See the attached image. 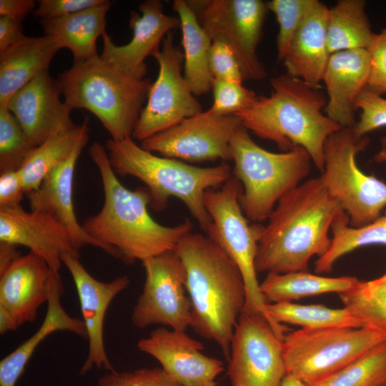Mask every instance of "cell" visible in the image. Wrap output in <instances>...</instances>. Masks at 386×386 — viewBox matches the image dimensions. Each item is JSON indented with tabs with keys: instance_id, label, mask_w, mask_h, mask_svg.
I'll return each instance as SVG.
<instances>
[{
	"instance_id": "2e32d148",
	"label": "cell",
	"mask_w": 386,
	"mask_h": 386,
	"mask_svg": "<svg viewBox=\"0 0 386 386\" xmlns=\"http://www.w3.org/2000/svg\"><path fill=\"white\" fill-rule=\"evenodd\" d=\"M61 259L74 282L89 342L88 354L79 373L85 375L94 367L112 372L114 369L104 346V322L109 305L129 285L130 279L121 276L110 282H101L91 275L79 257L64 254Z\"/></svg>"
},
{
	"instance_id": "8fae6325",
	"label": "cell",
	"mask_w": 386,
	"mask_h": 386,
	"mask_svg": "<svg viewBox=\"0 0 386 386\" xmlns=\"http://www.w3.org/2000/svg\"><path fill=\"white\" fill-rule=\"evenodd\" d=\"M212 41L227 44L234 54L244 80H261L266 70L257 48L268 10L261 0H187Z\"/></svg>"
},
{
	"instance_id": "603a6c76",
	"label": "cell",
	"mask_w": 386,
	"mask_h": 386,
	"mask_svg": "<svg viewBox=\"0 0 386 386\" xmlns=\"http://www.w3.org/2000/svg\"><path fill=\"white\" fill-rule=\"evenodd\" d=\"M371 69L367 49H355L332 54L323 78L327 102L324 112L342 128H353L355 100L367 87Z\"/></svg>"
},
{
	"instance_id": "cb8c5ba5",
	"label": "cell",
	"mask_w": 386,
	"mask_h": 386,
	"mask_svg": "<svg viewBox=\"0 0 386 386\" xmlns=\"http://www.w3.org/2000/svg\"><path fill=\"white\" fill-rule=\"evenodd\" d=\"M329 8L315 1L296 31L283 63L287 74L320 88L330 56L327 26Z\"/></svg>"
},
{
	"instance_id": "8d00e7d4",
	"label": "cell",
	"mask_w": 386,
	"mask_h": 386,
	"mask_svg": "<svg viewBox=\"0 0 386 386\" xmlns=\"http://www.w3.org/2000/svg\"><path fill=\"white\" fill-rule=\"evenodd\" d=\"M316 0H272L267 2L279 24L277 36V59L282 61L290 44Z\"/></svg>"
},
{
	"instance_id": "bcb514c9",
	"label": "cell",
	"mask_w": 386,
	"mask_h": 386,
	"mask_svg": "<svg viewBox=\"0 0 386 386\" xmlns=\"http://www.w3.org/2000/svg\"><path fill=\"white\" fill-rule=\"evenodd\" d=\"M34 0H0V16L22 22L35 9Z\"/></svg>"
},
{
	"instance_id": "3957f363",
	"label": "cell",
	"mask_w": 386,
	"mask_h": 386,
	"mask_svg": "<svg viewBox=\"0 0 386 386\" xmlns=\"http://www.w3.org/2000/svg\"><path fill=\"white\" fill-rule=\"evenodd\" d=\"M174 251L186 270V290L195 332L215 342L229 360L234 330L246 303L240 270L210 237L190 232Z\"/></svg>"
},
{
	"instance_id": "f907efd6",
	"label": "cell",
	"mask_w": 386,
	"mask_h": 386,
	"mask_svg": "<svg viewBox=\"0 0 386 386\" xmlns=\"http://www.w3.org/2000/svg\"><path fill=\"white\" fill-rule=\"evenodd\" d=\"M281 386H307V385L294 376L286 375Z\"/></svg>"
},
{
	"instance_id": "ab89813d",
	"label": "cell",
	"mask_w": 386,
	"mask_h": 386,
	"mask_svg": "<svg viewBox=\"0 0 386 386\" xmlns=\"http://www.w3.org/2000/svg\"><path fill=\"white\" fill-rule=\"evenodd\" d=\"M356 110L360 109V119L352 128L359 137L386 127V98L365 88L355 100Z\"/></svg>"
},
{
	"instance_id": "1f68e13d",
	"label": "cell",
	"mask_w": 386,
	"mask_h": 386,
	"mask_svg": "<svg viewBox=\"0 0 386 386\" xmlns=\"http://www.w3.org/2000/svg\"><path fill=\"white\" fill-rule=\"evenodd\" d=\"M330 231L332 234L330 247L315 262V272L317 274L330 272L340 257L359 247L373 244L386 246V209L378 219L360 227H351L348 216L343 212L335 219Z\"/></svg>"
},
{
	"instance_id": "e0dca14e",
	"label": "cell",
	"mask_w": 386,
	"mask_h": 386,
	"mask_svg": "<svg viewBox=\"0 0 386 386\" xmlns=\"http://www.w3.org/2000/svg\"><path fill=\"white\" fill-rule=\"evenodd\" d=\"M137 347L183 386H208L224 371L223 362L204 355L202 344L184 331L157 327L140 339Z\"/></svg>"
},
{
	"instance_id": "e575fe53",
	"label": "cell",
	"mask_w": 386,
	"mask_h": 386,
	"mask_svg": "<svg viewBox=\"0 0 386 386\" xmlns=\"http://www.w3.org/2000/svg\"><path fill=\"white\" fill-rule=\"evenodd\" d=\"M307 386H386V340Z\"/></svg>"
},
{
	"instance_id": "30bf717a",
	"label": "cell",
	"mask_w": 386,
	"mask_h": 386,
	"mask_svg": "<svg viewBox=\"0 0 386 386\" xmlns=\"http://www.w3.org/2000/svg\"><path fill=\"white\" fill-rule=\"evenodd\" d=\"M386 340V332L365 327L304 329L283 339L287 375L310 385L337 372Z\"/></svg>"
},
{
	"instance_id": "b9f144b4",
	"label": "cell",
	"mask_w": 386,
	"mask_h": 386,
	"mask_svg": "<svg viewBox=\"0 0 386 386\" xmlns=\"http://www.w3.org/2000/svg\"><path fill=\"white\" fill-rule=\"evenodd\" d=\"M370 57L371 69L367 89L382 95L386 94V28L374 34L367 48Z\"/></svg>"
},
{
	"instance_id": "7bdbcfd3",
	"label": "cell",
	"mask_w": 386,
	"mask_h": 386,
	"mask_svg": "<svg viewBox=\"0 0 386 386\" xmlns=\"http://www.w3.org/2000/svg\"><path fill=\"white\" fill-rule=\"evenodd\" d=\"M106 0H39L34 16L40 19L64 16L104 4Z\"/></svg>"
},
{
	"instance_id": "ac0fdd59",
	"label": "cell",
	"mask_w": 386,
	"mask_h": 386,
	"mask_svg": "<svg viewBox=\"0 0 386 386\" xmlns=\"http://www.w3.org/2000/svg\"><path fill=\"white\" fill-rule=\"evenodd\" d=\"M139 11L132 12L129 21L133 35L124 45H116L104 32L101 58L124 73L144 79L147 72L145 59L160 49V44L172 30L180 27L178 17L164 12L159 0H147L139 5Z\"/></svg>"
},
{
	"instance_id": "5bb4252c",
	"label": "cell",
	"mask_w": 386,
	"mask_h": 386,
	"mask_svg": "<svg viewBox=\"0 0 386 386\" xmlns=\"http://www.w3.org/2000/svg\"><path fill=\"white\" fill-rule=\"evenodd\" d=\"M230 386H281L287 375L283 340L260 313L242 311L227 368Z\"/></svg>"
},
{
	"instance_id": "ba28073f",
	"label": "cell",
	"mask_w": 386,
	"mask_h": 386,
	"mask_svg": "<svg viewBox=\"0 0 386 386\" xmlns=\"http://www.w3.org/2000/svg\"><path fill=\"white\" fill-rule=\"evenodd\" d=\"M242 192V184L233 175L219 188L205 192L204 204L211 219L206 232L241 272L247 294L243 311L262 314L277 335L283 338L287 328L269 316L266 309L268 302L261 292L255 268L258 242L264 226L249 224L240 206Z\"/></svg>"
},
{
	"instance_id": "83f0119b",
	"label": "cell",
	"mask_w": 386,
	"mask_h": 386,
	"mask_svg": "<svg viewBox=\"0 0 386 386\" xmlns=\"http://www.w3.org/2000/svg\"><path fill=\"white\" fill-rule=\"evenodd\" d=\"M172 6L182 29L184 78L194 96L205 94L214 80L209 64L212 41L187 1L174 0Z\"/></svg>"
},
{
	"instance_id": "f546056e",
	"label": "cell",
	"mask_w": 386,
	"mask_h": 386,
	"mask_svg": "<svg viewBox=\"0 0 386 386\" xmlns=\"http://www.w3.org/2000/svg\"><path fill=\"white\" fill-rule=\"evenodd\" d=\"M360 279L355 277H328L308 271L267 273L260 284L267 302H292L325 293L340 294L354 287Z\"/></svg>"
},
{
	"instance_id": "7c38bea8",
	"label": "cell",
	"mask_w": 386,
	"mask_h": 386,
	"mask_svg": "<svg viewBox=\"0 0 386 386\" xmlns=\"http://www.w3.org/2000/svg\"><path fill=\"white\" fill-rule=\"evenodd\" d=\"M145 281L132 312L135 327L160 325L186 332L192 324V305L186 295V270L174 249L143 262Z\"/></svg>"
},
{
	"instance_id": "ffe728a7",
	"label": "cell",
	"mask_w": 386,
	"mask_h": 386,
	"mask_svg": "<svg viewBox=\"0 0 386 386\" xmlns=\"http://www.w3.org/2000/svg\"><path fill=\"white\" fill-rule=\"evenodd\" d=\"M61 92L49 69L16 91L6 107L16 117L34 147L59 128L71 124V109L61 99Z\"/></svg>"
},
{
	"instance_id": "4dcf8cb0",
	"label": "cell",
	"mask_w": 386,
	"mask_h": 386,
	"mask_svg": "<svg viewBox=\"0 0 386 386\" xmlns=\"http://www.w3.org/2000/svg\"><path fill=\"white\" fill-rule=\"evenodd\" d=\"M364 0H340L329 9L327 47L332 54L367 49L375 33L365 12Z\"/></svg>"
},
{
	"instance_id": "44dd1931",
	"label": "cell",
	"mask_w": 386,
	"mask_h": 386,
	"mask_svg": "<svg viewBox=\"0 0 386 386\" xmlns=\"http://www.w3.org/2000/svg\"><path fill=\"white\" fill-rule=\"evenodd\" d=\"M60 273L29 252L0 274V306L7 310L19 327L33 322L41 305L47 302Z\"/></svg>"
},
{
	"instance_id": "4fadbf2b",
	"label": "cell",
	"mask_w": 386,
	"mask_h": 386,
	"mask_svg": "<svg viewBox=\"0 0 386 386\" xmlns=\"http://www.w3.org/2000/svg\"><path fill=\"white\" fill-rule=\"evenodd\" d=\"M153 57L159 73L132 134L140 142L203 112L182 72L184 55L175 46L172 32L165 36Z\"/></svg>"
},
{
	"instance_id": "7a4b0ae2",
	"label": "cell",
	"mask_w": 386,
	"mask_h": 386,
	"mask_svg": "<svg viewBox=\"0 0 386 386\" xmlns=\"http://www.w3.org/2000/svg\"><path fill=\"white\" fill-rule=\"evenodd\" d=\"M343 212L320 176L290 190L263 227L255 259L257 272L308 271L310 259L329 249L332 224Z\"/></svg>"
},
{
	"instance_id": "d590c367",
	"label": "cell",
	"mask_w": 386,
	"mask_h": 386,
	"mask_svg": "<svg viewBox=\"0 0 386 386\" xmlns=\"http://www.w3.org/2000/svg\"><path fill=\"white\" fill-rule=\"evenodd\" d=\"M13 114L0 107V171L17 170L35 149Z\"/></svg>"
},
{
	"instance_id": "d6986e66",
	"label": "cell",
	"mask_w": 386,
	"mask_h": 386,
	"mask_svg": "<svg viewBox=\"0 0 386 386\" xmlns=\"http://www.w3.org/2000/svg\"><path fill=\"white\" fill-rule=\"evenodd\" d=\"M0 242L29 249L59 272L61 256L71 254L79 258L66 228L51 214L21 206L0 208Z\"/></svg>"
},
{
	"instance_id": "277c9868",
	"label": "cell",
	"mask_w": 386,
	"mask_h": 386,
	"mask_svg": "<svg viewBox=\"0 0 386 386\" xmlns=\"http://www.w3.org/2000/svg\"><path fill=\"white\" fill-rule=\"evenodd\" d=\"M270 84V96H258L252 106L235 115L248 131L273 142L282 152L304 148L322 173L325 143L342 128L324 114L327 97L320 88L287 74L272 78Z\"/></svg>"
},
{
	"instance_id": "5b68a950",
	"label": "cell",
	"mask_w": 386,
	"mask_h": 386,
	"mask_svg": "<svg viewBox=\"0 0 386 386\" xmlns=\"http://www.w3.org/2000/svg\"><path fill=\"white\" fill-rule=\"evenodd\" d=\"M112 167L121 177L130 176L142 182L150 194V207L164 209L170 197L181 200L190 214L207 231L211 219L204 204L207 190L221 187L232 176L226 163L199 167L181 160L159 157L143 149L132 137L105 142Z\"/></svg>"
},
{
	"instance_id": "6da1fadb",
	"label": "cell",
	"mask_w": 386,
	"mask_h": 386,
	"mask_svg": "<svg viewBox=\"0 0 386 386\" xmlns=\"http://www.w3.org/2000/svg\"><path fill=\"white\" fill-rule=\"evenodd\" d=\"M89 154L101 177L104 202L100 211L81 225L106 253L127 264L143 262L174 249L180 239L192 232L189 219L175 226L154 220L148 211L151 201L148 189L130 190L124 186L110 164L104 146L93 143Z\"/></svg>"
},
{
	"instance_id": "c3c4849f",
	"label": "cell",
	"mask_w": 386,
	"mask_h": 386,
	"mask_svg": "<svg viewBox=\"0 0 386 386\" xmlns=\"http://www.w3.org/2000/svg\"><path fill=\"white\" fill-rule=\"evenodd\" d=\"M19 327L14 316L4 307L0 306V334L16 331Z\"/></svg>"
},
{
	"instance_id": "d4e9b609",
	"label": "cell",
	"mask_w": 386,
	"mask_h": 386,
	"mask_svg": "<svg viewBox=\"0 0 386 386\" xmlns=\"http://www.w3.org/2000/svg\"><path fill=\"white\" fill-rule=\"evenodd\" d=\"M60 50L50 37L26 36L20 42L0 52V107L43 71L48 70Z\"/></svg>"
},
{
	"instance_id": "4316f807",
	"label": "cell",
	"mask_w": 386,
	"mask_h": 386,
	"mask_svg": "<svg viewBox=\"0 0 386 386\" xmlns=\"http://www.w3.org/2000/svg\"><path fill=\"white\" fill-rule=\"evenodd\" d=\"M64 292L61 279L52 288L47 301V310L39 329L26 341L0 362V386H15L24 372L37 347L51 333L68 331L87 339L82 320L70 316L61 303Z\"/></svg>"
},
{
	"instance_id": "7dc6e473",
	"label": "cell",
	"mask_w": 386,
	"mask_h": 386,
	"mask_svg": "<svg viewBox=\"0 0 386 386\" xmlns=\"http://www.w3.org/2000/svg\"><path fill=\"white\" fill-rule=\"evenodd\" d=\"M21 256L16 245L0 242V274H3Z\"/></svg>"
},
{
	"instance_id": "484cf974",
	"label": "cell",
	"mask_w": 386,
	"mask_h": 386,
	"mask_svg": "<svg viewBox=\"0 0 386 386\" xmlns=\"http://www.w3.org/2000/svg\"><path fill=\"white\" fill-rule=\"evenodd\" d=\"M112 2L77 11L64 16L40 19L44 35L51 38L60 49L66 48L73 55L74 63L99 56L96 40L106 32L107 14Z\"/></svg>"
},
{
	"instance_id": "f35d334b",
	"label": "cell",
	"mask_w": 386,
	"mask_h": 386,
	"mask_svg": "<svg viewBox=\"0 0 386 386\" xmlns=\"http://www.w3.org/2000/svg\"><path fill=\"white\" fill-rule=\"evenodd\" d=\"M97 386H183L162 367L114 370L99 377Z\"/></svg>"
},
{
	"instance_id": "52a82bcc",
	"label": "cell",
	"mask_w": 386,
	"mask_h": 386,
	"mask_svg": "<svg viewBox=\"0 0 386 386\" xmlns=\"http://www.w3.org/2000/svg\"><path fill=\"white\" fill-rule=\"evenodd\" d=\"M230 152L233 176L242 187L240 206L254 223L268 219L281 198L308 176L312 162L302 147L279 153L263 149L242 125L232 138Z\"/></svg>"
},
{
	"instance_id": "816d5d0a",
	"label": "cell",
	"mask_w": 386,
	"mask_h": 386,
	"mask_svg": "<svg viewBox=\"0 0 386 386\" xmlns=\"http://www.w3.org/2000/svg\"><path fill=\"white\" fill-rule=\"evenodd\" d=\"M215 385H216V383H215V382H214V383H212V384H210V385H208V386H215Z\"/></svg>"
},
{
	"instance_id": "d6a6232c",
	"label": "cell",
	"mask_w": 386,
	"mask_h": 386,
	"mask_svg": "<svg viewBox=\"0 0 386 386\" xmlns=\"http://www.w3.org/2000/svg\"><path fill=\"white\" fill-rule=\"evenodd\" d=\"M266 309L269 316L281 325H295L312 330L361 327L357 319L345 307L336 309L322 305H304L282 302L267 303Z\"/></svg>"
},
{
	"instance_id": "ee69618b",
	"label": "cell",
	"mask_w": 386,
	"mask_h": 386,
	"mask_svg": "<svg viewBox=\"0 0 386 386\" xmlns=\"http://www.w3.org/2000/svg\"><path fill=\"white\" fill-rule=\"evenodd\" d=\"M25 194L19 169L1 172L0 208H14L21 206V202Z\"/></svg>"
},
{
	"instance_id": "9a60e30c",
	"label": "cell",
	"mask_w": 386,
	"mask_h": 386,
	"mask_svg": "<svg viewBox=\"0 0 386 386\" xmlns=\"http://www.w3.org/2000/svg\"><path fill=\"white\" fill-rule=\"evenodd\" d=\"M240 126L236 115L219 116L205 111L141 142V147L179 160L226 162L231 159L230 142Z\"/></svg>"
},
{
	"instance_id": "8992f818",
	"label": "cell",
	"mask_w": 386,
	"mask_h": 386,
	"mask_svg": "<svg viewBox=\"0 0 386 386\" xmlns=\"http://www.w3.org/2000/svg\"><path fill=\"white\" fill-rule=\"evenodd\" d=\"M56 80L64 102L96 116L115 141L132 137L152 84L124 73L99 55L73 63Z\"/></svg>"
},
{
	"instance_id": "f6af8a7d",
	"label": "cell",
	"mask_w": 386,
	"mask_h": 386,
	"mask_svg": "<svg viewBox=\"0 0 386 386\" xmlns=\"http://www.w3.org/2000/svg\"><path fill=\"white\" fill-rule=\"evenodd\" d=\"M25 37L21 22L0 16V52L20 42Z\"/></svg>"
},
{
	"instance_id": "f1b7e54d",
	"label": "cell",
	"mask_w": 386,
	"mask_h": 386,
	"mask_svg": "<svg viewBox=\"0 0 386 386\" xmlns=\"http://www.w3.org/2000/svg\"><path fill=\"white\" fill-rule=\"evenodd\" d=\"M87 132L89 126L86 117L79 125L72 122L59 128L35 147L19 169L26 194L37 189L54 168L69 157Z\"/></svg>"
},
{
	"instance_id": "60d3db41",
	"label": "cell",
	"mask_w": 386,
	"mask_h": 386,
	"mask_svg": "<svg viewBox=\"0 0 386 386\" xmlns=\"http://www.w3.org/2000/svg\"><path fill=\"white\" fill-rule=\"evenodd\" d=\"M209 64L214 79L242 84L243 75L239 62L231 49L220 41H212Z\"/></svg>"
},
{
	"instance_id": "9c48e42d",
	"label": "cell",
	"mask_w": 386,
	"mask_h": 386,
	"mask_svg": "<svg viewBox=\"0 0 386 386\" xmlns=\"http://www.w3.org/2000/svg\"><path fill=\"white\" fill-rule=\"evenodd\" d=\"M370 142L367 136L357 137L352 128H341L328 137L324 146L320 177L352 227L374 222L386 209V183L364 173L356 162L357 155Z\"/></svg>"
},
{
	"instance_id": "7402d4cb",
	"label": "cell",
	"mask_w": 386,
	"mask_h": 386,
	"mask_svg": "<svg viewBox=\"0 0 386 386\" xmlns=\"http://www.w3.org/2000/svg\"><path fill=\"white\" fill-rule=\"evenodd\" d=\"M88 140L89 132L83 135L69 157L54 168L27 197L30 210L44 212L56 218L69 231L78 250L85 246H92L105 252L104 247L85 232L74 211V171Z\"/></svg>"
},
{
	"instance_id": "681fc988",
	"label": "cell",
	"mask_w": 386,
	"mask_h": 386,
	"mask_svg": "<svg viewBox=\"0 0 386 386\" xmlns=\"http://www.w3.org/2000/svg\"><path fill=\"white\" fill-rule=\"evenodd\" d=\"M373 161L378 164H386V136H383L380 138V149L373 156ZM386 172V167H385Z\"/></svg>"
},
{
	"instance_id": "836d02e7",
	"label": "cell",
	"mask_w": 386,
	"mask_h": 386,
	"mask_svg": "<svg viewBox=\"0 0 386 386\" xmlns=\"http://www.w3.org/2000/svg\"><path fill=\"white\" fill-rule=\"evenodd\" d=\"M339 296L361 327L386 332V272L370 281L360 280Z\"/></svg>"
},
{
	"instance_id": "74e56055",
	"label": "cell",
	"mask_w": 386,
	"mask_h": 386,
	"mask_svg": "<svg viewBox=\"0 0 386 386\" xmlns=\"http://www.w3.org/2000/svg\"><path fill=\"white\" fill-rule=\"evenodd\" d=\"M213 102L208 112L219 115H235L249 108L257 101L256 93L242 84L214 79L212 84Z\"/></svg>"
}]
</instances>
